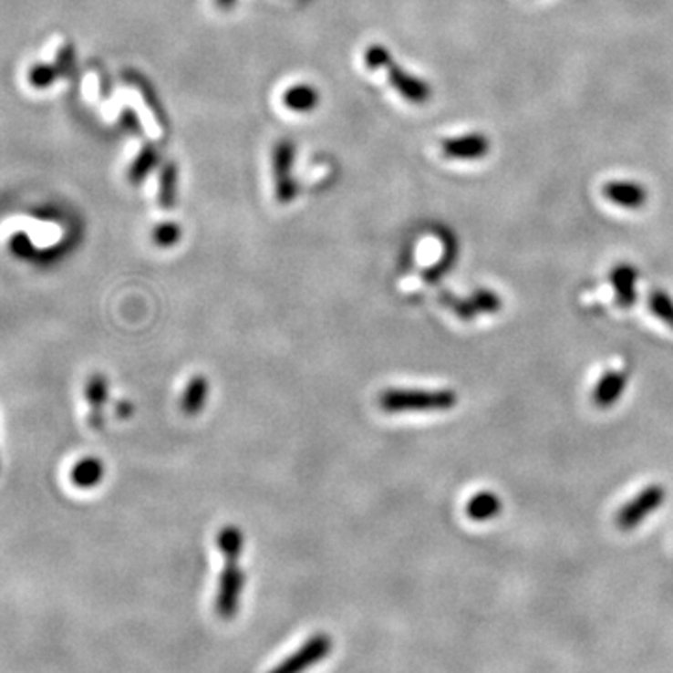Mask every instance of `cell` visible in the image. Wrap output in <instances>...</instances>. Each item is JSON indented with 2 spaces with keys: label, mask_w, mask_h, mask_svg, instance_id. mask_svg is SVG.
<instances>
[{
  "label": "cell",
  "mask_w": 673,
  "mask_h": 673,
  "mask_svg": "<svg viewBox=\"0 0 673 673\" xmlns=\"http://www.w3.org/2000/svg\"><path fill=\"white\" fill-rule=\"evenodd\" d=\"M58 67L51 64H36L28 69V85L36 90H44L51 87L58 78Z\"/></svg>",
  "instance_id": "ffe728a7"
},
{
  "label": "cell",
  "mask_w": 673,
  "mask_h": 673,
  "mask_svg": "<svg viewBox=\"0 0 673 673\" xmlns=\"http://www.w3.org/2000/svg\"><path fill=\"white\" fill-rule=\"evenodd\" d=\"M181 229L174 223H161L154 231V242L160 247H172L180 242Z\"/></svg>",
  "instance_id": "603a6c76"
},
{
  "label": "cell",
  "mask_w": 673,
  "mask_h": 673,
  "mask_svg": "<svg viewBox=\"0 0 673 673\" xmlns=\"http://www.w3.org/2000/svg\"><path fill=\"white\" fill-rule=\"evenodd\" d=\"M292 163H294V146L288 140H281L274 148V156H272L275 199L281 204L292 202L297 195V187L292 178Z\"/></svg>",
  "instance_id": "8992f818"
},
{
  "label": "cell",
  "mask_w": 673,
  "mask_h": 673,
  "mask_svg": "<svg viewBox=\"0 0 673 673\" xmlns=\"http://www.w3.org/2000/svg\"><path fill=\"white\" fill-rule=\"evenodd\" d=\"M441 152L451 160H477L489 152V140L482 135H466L441 142Z\"/></svg>",
  "instance_id": "9c48e42d"
},
{
  "label": "cell",
  "mask_w": 673,
  "mask_h": 673,
  "mask_svg": "<svg viewBox=\"0 0 673 673\" xmlns=\"http://www.w3.org/2000/svg\"><path fill=\"white\" fill-rule=\"evenodd\" d=\"M105 475V466L96 457H85L75 462V466L69 471V479L75 486L79 489H92V486L99 484Z\"/></svg>",
  "instance_id": "7c38bea8"
},
{
  "label": "cell",
  "mask_w": 673,
  "mask_h": 673,
  "mask_svg": "<svg viewBox=\"0 0 673 673\" xmlns=\"http://www.w3.org/2000/svg\"><path fill=\"white\" fill-rule=\"evenodd\" d=\"M365 66L372 71L378 69H386V78L391 83V87L408 101L411 103H423L430 98V88L425 81L414 78L408 71L400 69L395 62L391 53L382 47L380 44H372L367 51H365Z\"/></svg>",
  "instance_id": "7a4b0ae2"
},
{
  "label": "cell",
  "mask_w": 673,
  "mask_h": 673,
  "mask_svg": "<svg viewBox=\"0 0 673 673\" xmlns=\"http://www.w3.org/2000/svg\"><path fill=\"white\" fill-rule=\"evenodd\" d=\"M10 251L19 256V258H28L32 256V251H34V245L28 238V234L25 233H16L12 238H10Z\"/></svg>",
  "instance_id": "cb8c5ba5"
},
{
  "label": "cell",
  "mask_w": 673,
  "mask_h": 673,
  "mask_svg": "<svg viewBox=\"0 0 673 673\" xmlns=\"http://www.w3.org/2000/svg\"><path fill=\"white\" fill-rule=\"evenodd\" d=\"M208 380L204 377H193L190 384L185 386V391L181 395V411L185 416H197L202 411L206 399H208Z\"/></svg>",
  "instance_id": "4fadbf2b"
},
{
  "label": "cell",
  "mask_w": 673,
  "mask_h": 673,
  "mask_svg": "<svg viewBox=\"0 0 673 673\" xmlns=\"http://www.w3.org/2000/svg\"><path fill=\"white\" fill-rule=\"evenodd\" d=\"M85 397H87L88 404L94 409L90 423L98 429V427H101V414H99V411H101V408L105 406V402L109 399V382H107V378L103 377V374H94V377L87 382Z\"/></svg>",
  "instance_id": "5bb4252c"
},
{
  "label": "cell",
  "mask_w": 673,
  "mask_h": 673,
  "mask_svg": "<svg viewBox=\"0 0 673 673\" xmlns=\"http://www.w3.org/2000/svg\"><path fill=\"white\" fill-rule=\"evenodd\" d=\"M215 5L223 10H229L234 5V0H215Z\"/></svg>",
  "instance_id": "484cf974"
},
{
  "label": "cell",
  "mask_w": 673,
  "mask_h": 673,
  "mask_svg": "<svg viewBox=\"0 0 673 673\" xmlns=\"http://www.w3.org/2000/svg\"><path fill=\"white\" fill-rule=\"evenodd\" d=\"M242 555H223L224 567L219 576L215 595V614L223 621H233L238 616L245 587V573L240 565Z\"/></svg>",
  "instance_id": "3957f363"
},
{
  "label": "cell",
  "mask_w": 673,
  "mask_h": 673,
  "mask_svg": "<svg viewBox=\"0 0 673 673\" xmlns=\"http://www.w3.org/2000/svg\"><path fill=\"white\" fill-rule=\"evenodd\" d=\"M176 178L178 172L174 163H167L160 180V204L165 210H171L176 202Z\"/></svg>",
  "instance_id": "ac0fdd59"
},
{
  "label": "cell",
  "mask_w": 673,
  "mask_h": 673,
  "mask_svg": "<svg viewBox=\"0 0 673 673\" xmlns=\"http://www.w3.org/2000/svg\"><path fill=\"white\" fill-rule=\"evenodd\" d=\"M636 283H638V270L632 264H617L610 272V285L616 294V304L621 309L634 307L638 292H636Z\"/></svg>",
  "instance_id": "ba28073f"
},
{
  "label": "cell",
  "mask_w": 673,
  "mask_h": 673,
  "mask_svg": "<svg viewBox=\"0 0 673 673\" xmlns=\"http://www.w3.org/2000/svg\"><path fill=\"white\" fill-rule=\"evenodd\" d=\"M156 161H158L156 150L152 146L142 148V152L137 156V160L133 161V165L129 169V181L131 183H140L146 178V174L154 169Z\"/></svg>",
  "instance_id": "d6986e66"
},
{
  "label": "cell",
  "mask_w": 673,
  "mask_h": 673,
  "mask_svg": "<svg viewBox=\"0 0 673 673\" xmlns=\"http://www.w3.org/2000/svg\"><path fill=\"white\" fill-rule=\"evenodd\" d=\"M217 548L221 555H242L243 552V533L236 526H224L217 533Z\"/></svg>",
  "instance_id": "e0dca14e"
},
{
  "label": "cell",
  "mask_w": 673,
  "mask_h": 673,
  "mask_svg": "<svg viewBox=\"0 0 673 673\" xmlns=\"http://www.w3.org/2000/svg\"><path fill=\"white\" fill-rule=\"evenodd\" d=\"M459 402L453 389H386L378 397V404L388 414L402 411H447Z\"/></svg>",
  "instance_id": "6da1fadb"
},
{
  "label": "cell",
  "mask_w": 673,
  "mask_h": 673,
  "mask_svg": "<svg viewBox=\"0 0 673 673\" xmlns=\"http://www.w3.org/2000/svg\"><path fill=\"white\" fill-rule=\"evenodd\" d=\"M628 384V374L625 370H606L593 389V404L601 409H608L617 404Z\"/></svg>",
  "instance_id": "52a82bcc"
},
{
  "label": "cell",
  "mask_w": 673,
  "mask_h": 673,
  "mask_svg": "<svg viewBox=\"0 0 673 673\" xmlns=\"http://www.w3.org/2000/svg\"><path fill=\"white\" fill-rule=\"evenodd\" d=\"M502 509H503V503H502V500L496 492L482 491V492H477L475 496H471V500L466 505V514L473 522H489V520L500 516Z\"/></svg>",
  "instance_id": "8fae6325"
},
{
  "label": "cell",
  "mask_w": 673,
  "mask_h": 673,
  "mask_svg": "<svg viewBox=\"0 0 673 673\" xmlns=\"http://www.w3.org/2000/svg\"><path fill=\"white\" fill-rule=\"evenodd\" d=\"M440 302L447 307V309H451L461 320H473L475 316H477V311H475V307L471 305V302H470V297H466V299H462V297H457L455 294H451V292H441L440 294Z\"/></svg>",
  "instance_id": "7402d4cb"
},
{
  "label": "cell",
  "mask_w": 673,
  "mask_h": 673,
  "mask_svg": "<svg viewBox=\"0 0 673 673\" xmlns=\"http://www.w3.org/2000/svg\"><path fill=\"white\" fill-rule=\"evenodd\" d=\"M133 404L131 402H128V400H122V402H119V406H117V414L120 416V418H129L131 414H133Z\"/></svg>",
  "instance_id": "d4e9b609"
},
{
  "label": "cell",
  "mask_w": 673,
  "mask_h": 673,
  "mask_svg": "<svg viewBox=\"0 0 673 673\" xmlns=\"http://www.w3.org/2000/svg\"><path fill=\"white\" fill-rule=\"evenodd\" d=\"M333 651V638L326 632H316L268 673H305L313 666L320 664Z\"/></svg>",
  "instance_id": "5b68a950"
},
{
  "label": "cell",
  "mask_w": 673,
  "mask_h": 673,
  "mask_svg": "<svg viewBox=\"0 0 673 673\" xmlns=\"http://www.w3.org/2000/svg\"><path fill=\"white\" fill-rule=\"evenodd\" d=\"M470 302L475 307L477 315H491V313H498L502 309V297L496 292L486 290V288H481V290L473 292L470 295Z\"/></svg>",
  "instance_id": "44dd1931"
},
{
  "label": "cell",
  "mask_w": 673,
  "mask_h": 673,
  "mask_svg": "<svg viewBox=\"0 0 673 673\" xmlns=\"http://www.w3.org/2000/svg\"><path fill=\"white\" fill-rule=\"evenodd\" d=\"M605 197L612 202H616L617 206L623 208H640L646 204L647 195L646 190L638 183L632 181H612L605 187Z\"/></svg>",
  "instance_id": "30bf717a"
},
{
  "label": "cell",
  "mask_w": 673,
  "mask_h": 673,
  "mask_svg": "<svg viewBox=\"0 0 673 673\" xmlns=\"http://www.w3.org/2000/svg\"><path fill=\"white\" fill-rule=\"evenodd\" d=\"M666 500V491L662 484H649L644 491L636 494L630 502H626L617 516L616 523L621 532H632L640 526L644 520H647L655 511L662 507Z\"/></svg>",
  "instance_id": "277c9868"
},
{
  "label": "cell",
  "mask_w": 673,
  "mask_h": 673,
  "mask_svg": "<svg viewBox=\"0 0 673 673\" xmlns=\"http://www.w3.org/2000/svg\"><path fill=\"white\" fill-rule=\"evenodd\" d=\"M649 309L660 322L673 329V297L668 292L660 288L653 290L649 294Z\"/></svg>",
  "instance_id": "2e32d148"
},
{
  "label": "cell",
  "mask_w": 673,
  "mask_h": 673,
  "mask_svg": "<svg viewBox=\"0 0 673 673\" xmlns=\"http://www.w3.org/2000/svg\"><path fill=\"white\" fill-rule=\"evenodd\" d=\"M283 103L292 110L307 112V110H313L316 107L318 92H316V88H313L309 85H294L285 92Z\"/></svg>",
  "instance_id": "9a60e30c"
}]
</instances>
